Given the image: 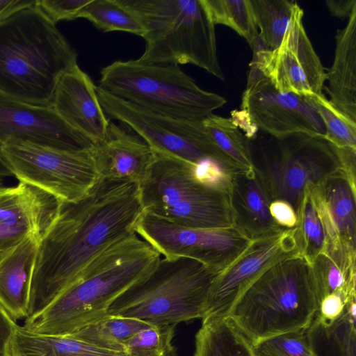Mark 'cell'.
Instances as JSON below:
<instances>
[{"label":"cell","mask_w":356,"mask_h":356,"mask_svg":"<svg viewBox=\"0 0 356 356\" xmlns=\"http://www.w3.org/2000/svg\"><path fill=\"white\" fill-rule=\"evenodd\" d=\"M217 274L188 259H161L145 279L122 293L108 314L150 325H177L203 316L211 282Z\"/></svg>","instance_id":"8"},{"label":"cell","mask_w":356,"mask_h":356,"mask_svg":"<svg viewBox=\"0 0 356 356\" xmlns=\"http://www.w3.org/2000/svg\"><path fill=\"white\" fill-rule=\"evenodd\" d=\"M325 4L332 16L341 19L349 18L356 10V0H327Z\"/></svg>","instance_id":"41"},{"label":"cell","mask_w":356,"mask_h":356,"mask_svg":"<svg viewBox=\"0 0 356 356\" xmlns=\"http://www.w3.org/2000/svg\"><path fill=\"white\" fill-rule=\"evenodd\" d=\"M11 141L68 150H91L95 145L51 105H31L0 92V147Z\"/></svg>","instance_id":"17"},{"label":"cell","mask_w":356,"mask_h":356,"mask_svg":"<svg viewBox=\"0 0 356 356\" xmlns=\"http://www.w3.org/2000/svg\"><path fill=\"white\" fill-rule=\"evenodd\" d=\"M302 17L297 3L278 47L266 49L258 40L252 62L278 91L308 97L323 94L327 74L304 29Z\"/></svg>","instance_id":"14"},{"label":"cell","mask_w":356,"mask_h":356,"mask_svg":"<svg viewBox=\"0 0 356 356\" xmlns=\"http://www.w3.org/2000/svg\"><path fill=\"white\" fill-rule=\"evenodd\" d=\"M60 201L27 183L0 186V223L24 226L40 238L54 220Z\"/></svg>","instance_id":"22"},{"label":"cell","mask_w":356,"mask_h":356,"mask_svg":"<svg viewBox=\"0 0 356 356\" xmlns=\"http://www.w3.org/2000/svg\"><path fill=\"white\" fill-rule=\"evenodd\" d=\"M79 18L90 22L103 32L124 31L143 37L145 29L138 18L119 0H91Z\"/></svg>","instance_id":"28"},{"label":"cell","mask_w":356,"mask_h":356,"mask_svg":"<svg viewBox=\"0 0 356 356\" xmlns=\"http://www.w3.org/2000/svg\"><path fill=\"white\" fill-rule=\"evenodd\" d=\"M77 54L36 4L0 22V92L35 106L51 102Z\"/></svg>","instance_id":"3"},{"label":"cell","mask_w":356,"mask_h":356,"mask_svg":"<svg viewBox=\"0 0 356 356\" xmlns=\"http://www.w3.org/2000/svg\"><path fill=\"white\" fill-rule=\"evenodd\" d=\"M202 322L193 356H255L250 341L228 317Z\"/></svg>","instance_id":"25"},{"label":"cell","mask_w":356,"mask_h":356,"mask_svg":"<svg viewBox=\"0 0 356 356\" xmlns=\"http://www.w3.org/2000/svg\"><path fill=\"white\" fill-rule=\"evenodd\" d=\"M33 234L37 235L26 227L0 223V254L12 248L25 238Z\"/></svg>","instance_id":"38"},{"label":"cell","mask_w":356,"mask_h":356,"mask_svg":"<svg viewBox=\"0 0 356 356\" xmlns=\"http://www.w3.org/2000/svg\"><path fill=\"white\" fill-rule=\"evenodd\" d=\"M40 237L33 234L0 254V305L12 318H26L30 282Z\"/></svg>","instance_id":"21"},{"label":"cell","mask_w":356,"mask_h":356,"mask_svg":"<svg viewBox=\"0 0 356 356\" xmlns=\"http://www.w3.org/2000/svg\"><path fill=\"white\" fill-rule=\"evenodd\" d=\"M176 325H151L124 343V356H178L172 345Z\"/></svg>","instance_id":"34"},{"label":"cell","mask_w":356,"mask_h":356,"mask_svg":"<svg viewBox=\"0 0 356 356\" xmlns=\"http://www.w3.org/2000/svg\"><path fill=\"white\" fill-rule=\"evenodd\" d=\"M259 40L264 47H278L297 4L289 0H250Z\"/></svg>","instance_id":"27"},{"label":"cell","mask_w":356,"mask_h":356,"mask_svg":"<svg viewBox=\"0 0 356 356\" xmlns=\"http://www.w3.org/2000/svg\"><path fill=\"white\" fill-rule=\"evenodd\" d=\"M97 94L107 117L130 127L152 149L194 166L213 160L232 172L243 170L218 148L202 120L158 114L118 98L98 86Z\"/></svg>","instance_id":"10"},{"label":"cell","mask_w":356,"mask_h":356,"mask_svg":"<svg viewBox=\"0 0 356 356\" xmlns=\"http://www.w3.org/2000/svg\"><path fill=\"white\" fill-rule=\"evenodd\" d=\"M255 356H319L307 331L277 335L252 345Z\"/></svg>","instance_id":"35"},{"label":"cell","mask_w":356,"mask_h":356,"mask_svg":"<svg viewBox=\"0 0 356 356\" xmlns=\"http://www.w3.org/2000/svg\"><path fill=\"white\" fill-rule=\"evenodd\" d=\"M91 153L101 179L138 186L154 159L153 151L144 140L113 122L104 140L95 144Z\"/></svg>","instance_id":"19"},{"label":"cell","mask_w":356,"mask_h":356,"mask_svg":"<svg viewBox=\"0 0 356 356\" xmlns=\"http://www.w3.org/2000/svg\"><path fill=\"white\" fill-rule=\"evenodd\" d=\"M13 176L7 166L6 165L0 154V179L3 180L6 177Z\"/></svg>","instance_id":"43"},{"label":"cell","mask_w":356,"mask_h":356,"mask_svg":"<svg viewBox=\"0 0 356 356\" xmlns=\"http://www.w3.org/2000/svg\"><path fill=\"white\" fill-rule=\"evenodd\" d=\"M300 255L295 227L253 241L229 266L217 274L210 286L202 321L226 317L244 291L275 263Z\"/></svg>","instance_id":"15"},{"label":"cell","mask_w":356,"mask_h":356,"mask_svg":"<svg viewBox=\"0 0 356 356\" xmlns=\"http://www.w3.org/2000/svg\"><path fill=\"white\" fill-rule=\"evenodd\" d=\"M202 122L215 145L225 155L243 169L252 168L246 137L231 118L213 113Z\"/></svg>","instance_id":"31"},{"label":"cell","mask_w":356,"mask_h":356,"mask_svg":"<svg viewBox=\"0 0 356 356\" xmlns=\"http://www.w3.org/2000/svg\"><path fill=\"white\" fill-rule=\"evenodd\" d=\"M152 151L153 161L138 186L144 213L191 228L233 227L228 193L200 181L194 165Z\"/></svg>","instance_id":"9"},{"label":"cell","mask_w":356,"mask_h":356,"mask_svg":"<svg viewBox=\"0 0 356 356\" xmlns=\"http://www.w3.org/2000/svg\"><path fill=\"white\" fill-rule=\"evenodd\" d=\"M91 0H37V5L54 23L79 18L81 9Z\"/></svg>","instance_id":"36"},{"label":"cell","mask_w":356,"mask_h":356,"mask_svg":"<svg viewBox=\"0 0 356 356\" xmlns=\"http://www.w3.org/2000/svg\"><path fill=\"white\" fill-rule=\"evenodd\" d=\"M229 196L233 227L250 240L285 229L273 219L269 210L271 202L252 168L232 173Z\"/></svg>","instance_id":"20"},{"label":"cell","mask_w":356,"mask_h":356,"mask_svg":"<svg viewBox=\"0 0 356 356\" xmlns=\"http://www.w3.org/2000/svg\"><path fill=\"white\" fill-rule=\"evenodd\" d=\"M0 186H2V180L0 179Z\"/></svg>","instance_id":"44"},{"label":"cell","mask_w":356,"mask_h":356,"mask_svg":"<svg viewBox=\"0 0 356 356\" xmlns=\"http://www.w3.org/2000/svg\"><path fill=\"white\" fill-rule=\"evenodd\" d=\"M0 154L19 181L40 188L60 202L81 200L100 179L91 150L11 141L0 147Z\"/></svg>","instance_id":"11"},{"label":"cell","mask_w":356,"mask_h":356,"mask_svg":"<svg viewBox=\"0 0 356 356\" xmlns=\"http://www.w3.org/2000/svg\"><path fill=\"white\" fill-rule=\"evenodd\" d=\"M296 215L295 238L298 252L312 265L314 259L323 252L325 236L321 220L307 186Z\"/></svg>","instance_id":"29"},{"label":"cell","mask_w":356,"mask_h":356,"mask_svg":"<svg viewBox=\"0 0 356 356\" xmlns=\"http://www.w3.org/2000/svg\"><path fill=\"white\" fill-rule=\"evenodd\" d=\"M51 106L64 121L94 145L106 138L110 119L100 104L97 86L78 65L60 77Z\"/></svg>","instance_id":"18"},{"label":"cell","mask_w":356,"mask_h":356,"mask_svg":"<svg viewBox=\"0 0 356 356\" xmlns=\"http://www.w3.org/2000/svg\"><path fill=\"white\" fill-rule=\"evenodd\" d=\"M149 325L136 318L108 314L68 337L102 349L123 354L126 341L137 332Z\"/></svg>","instance_id":"26"},{"label":"cell","mask_w":356,"mask_h":356,"mask_svg":"<svg viewBox=\"0 0 356 356\" xmlns=\"http://www.w3.org/2000/svg\"><path fill=\"white\" fill-rule=\"evenodd\" d=\"M318 307L312 266L296 255L264 271L226 317L254 345L277 335L307 331Z\"/></svg>","instance_id":"4"},{"label":"cell","mask_w":356,"mask_h":356,"mask_svg":"<svg viewBox=\"0 0 356 356\" xmlns=\"http://www.w3.org/2000/svg\"><path fill=\"white\" fill-rule=\"evenodd\" d=\"M143 211L138 184L101 178L81 200L60 202L54 220L40 239L27 318L74 283L99 254L136 234Z\"/></svg>","instance_id":"1"},{"label":"cell","mask_w":356,"mask_h":356,"mask_svg":"<svg viewBox=\"0 0 356 356\" xmlns=\"http://www.w3.org/2000/svg\"><path fill=\"white\" fill-rule=\"evenodd\" d=\"M241 110L232 112V120L243 134L255 129L282 138L305 134L325 138L322 119L305 96L281 92L251 61Z\"/></svg>","instance_id":"12"},{"label":"cell","mask_w":356,"mask_h":356,"mask_svg":"<svg viewBox=\"0 0 356 356\" xmlns=\"http://www.w3.org/2000/svg\"><path fill=\"white\" fill-rule=\"evenodd\" d=\"M348 303L338 293L325 296L318 303L312 323L323 328L332 325L343 316Z\"/></svg>","instance_id":"37"},{"label":"cell","mask_w":356,"mask_h":356,"mask_svg":"<svg viewBox=\"0 0 356 356\" xmlns=\"http://www.w3.org/2000/svg\"><path fill=\"white\" fill-rule=\"evenodd\" d=\"M6 356H124L68 336L32 333L16 324L6 346Z\"/></svg>","instance_id":"24"},{"label":"cell","mask_w":356,"mask_h":356,"mask_svg":"<svg viewBox=\"0 0 356 356\" xmlns=\"http://www.w3.org/2000/svg\"><path fill=\"white\" fill-rule=\"evenodd\" d=\"M17 324L0 305V356H6V346L12 331Z\"/></svg>","instance_id":"40"},{"label":"cell","mask_w":356,"mask_h":356,"mask_svg":"<svg viewBox=\"0 0 356 356\" xmlns=\"http://www.w3.org/2000/svg\"><path fill=\"white\" fill-rule=\"evenodd\" d=\"M161 255L136 234L99 254L49 305L26 318L22 327L35 334L68 336L106 315L126 290L147 277Z\"/></svg>","instance_id":"2"},{"label":"cell","mask_w":356,"mask_h":356,"mask_svg":"<svg viewBox=\"0 0 356 356\" xmlns=\"http://www.w3.org/2000/svg\"><path fill=\"white\" fill-rule=\"evenodd\" d=\"M333 64L326 72L324 86L330 103L356 122V10L346 26L338 29Z\"/></svg>","instance_id":"23"},{"label":"cell","mask_w":356,"mask_h":356,"mask_svg":"<svg viewBox=\"0 0 356 356\" xmlns=\"http://www.w3.org/2000/svg\"><path fill=\"white\" fill-rule=\"evenodd\" d=\"M37 4V0H0V22L15 13Z\"/></svg>","instance_id":"42"},{"label":"cell","mask_w":356,"mask_h":356,"mask_svg":"<svg viewBox=\"0 0 356 356\" xmlns=\"http://www.w3.org/2000/svg\"><path fill=\"white\" fill-rule=\"evenodd\" d=\"M140 21L147 64H192L225 79L215 24L204 0H119Z\"/></svg>","instance_id":"5"},{"label":"cell","mask_w":356,"mask_h":356,"mask_svg":"<svg viewBox=\"0 0 356 356\" xmlns=\"http://www.w3.org/2000/svg\"><path fill=\"white\" fill-rule=\"evenodd\" d=\"M135 232L163 258L193 259L216 274L234 263L252 242L234 227H187L143 211L137 221Z\"/></svg>","instance_id":"13"},{"label":"cell","mask_w":356,"mask_h":356,"mask_svg":"<svg viewBox=\"0 0 356 356\" xmlns=\"http://www.w3.org/2000/svg\"><path fill=\"white\" fill-rule=\"evenodd\" d=\"M356 185L341 169L307 186L322 222L323 254L346 272H356Z\"/></svg>","instance_id":"16"},{"label":"cell","mask_w":356,"mask_h":356,"mask_svg":"<svg viewBox=\"0 0 356 356\" xmlns=\"http://www.w3.org/2000/svg\"><path fill=\"white\" fill-rule=\"evenodd\" d=\"M98 87L152 112L191 120H204L227 103L225 97L200 88L177 65L137 59L102 67Z\"/></svg>","instance_id":"7"},{"label":"cell","mask_w":356,"mask_h":356,"mask_svg":"<svg viewBox=\"0 0 356 356\" xmlns=\"http://www.w3.org/2000/svg\"><path fill=\"white\" fill-rule=\"evenodd\" d=\"M247 139L252 168L270 202L283 200L298 213L309 184L343 169L341 153L323 136L294 134L276 138L257 131Z\"/></svg>","instance_id":"6"},{"label":"cell","mask_w":356,"mask_h":356,"mask_svg":"<svg viewBox=\"0 0 356 356\" xmlns=\"http://www.w3.org/2000/svg\"><path fill=\"white\" fill-rule=\"evenodd\" d=\"M269 210L273 219L280 227L292 229L296 226L297 215L288 202L283 200L272 201Z\"/></svg>","instance_id":"39"},{"label":"cell","mask_w":356,"mask_h":356,"mask_svg":"<svg viewBox=\"0 0 356 356\" xmlns=\"http://www.w3.org/2000/svg\"><path fill=\"white\" fill-rule=\"evenodd\" d=\"M213 23L223 24L243 37L251 48L259 40L250 0H204Z\"/></svg>","instance_id":"30"},{"label":"cell","mask_w":356,"mask_h":356,"mask_svg":"<svg viewBox=\"0 0 356 356\" xmlns=\"http://www.w3.org/2000/svg\"><path fill=\"white\" fill-rule=\"evenodd\" d=\"M318 303L326 296L338 293L347 302L356 300V273L346 272L323 253L312 264Z\"/></svg>","instance_id":"32"},{"label":"cell","mask_w":356,"mask_h":356,"mask_svg":"<svg viewBox=\"0 0 356 356\" xmlns=\"http://www.w3.org/2000/svg\"><path fill=\"white\" fill-rule=\"evenodd\" d=\"M307 97L323 122L325 138L338 149L356 150V122L337 110L323 94Z\"/></svg>","instance_id":"33"}]
</instances>
